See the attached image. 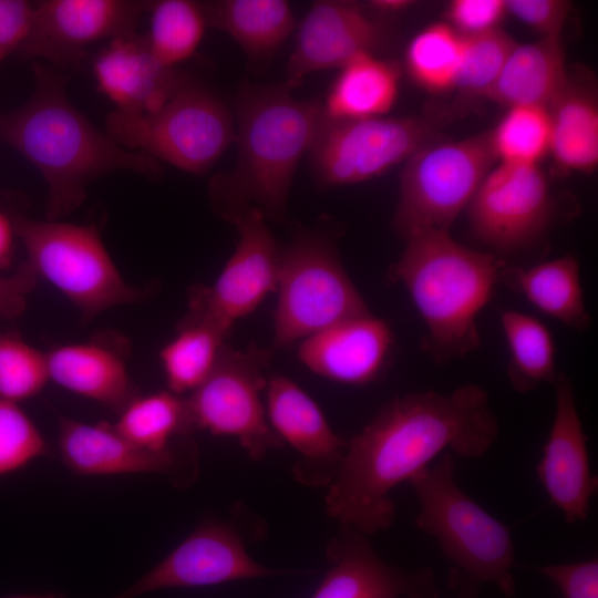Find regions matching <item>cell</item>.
<instances>
[{"label": "cell", "mask_w": 598, "mask_h": 598, "mask_svg": "<svg viewBox=\"0 0 598 598\" xmlns=\"http://www.w3.org/2000/svg\"><path fill=\"white\" fill-rule=\"evenodd\" d=\"M499 424L489 396L477 384L450 393L415 391L395 396L349 442L328 485V514L342 527L371 535L395 515L391 492L441 453L486 454Z\"/></svg>", "instance_id": "1"}, {"label": "cell", "mask_w": 598, "mask_h": 598, "mask_svg": "<svg viewBox=\"0 0 598 598\" xmlns=\"http://www.w3.org/2000/svg\"><path fill=\"white\" fill-rule=\"evenodd\" d=\"M34 87L19 107L0 112V141L42 175L48 187L47 219L60 220L85 199L91 182L130 171L157 178L158 162L124 148L93 125L71 103L63 78L44 63H33Z\"/></svg>", "instance_id": "2"}, {"label": "cell", "mask_w": 598, "mask_h": 598, "mask_svg": "<svg viewBox=\"0 0 598 598\" xmlns=\"http://www.w3.org/2000/svg\"><path fill=\"white\" fill-rule=\"evenodd\" d=\"M282 84H244L237 95V159L208 186L214 210L227 221L249 209L266 220L286 217L300 159L322 116L321 101L296 99Z\"/></svg>", "instance_id": "3"}, {"label": "cell", "mask_w": 598, "mask_h": 598, "mask_svg": "<svg viewBox=\"0 0 598 598\" xmlns=\"http://www.w3.org/2000/svg\"><path fill=\"white\" fill-rule=\"evenodd\" d=\"M404 240L388 279L406 289L423 320L422 351L441 365L476 351L482 344L477 318L507 264L461 245L450 231H420Z\"/></svg>", "instance_id": "4"}, {"label": "cell", "mask_w": 598, "mask_h": 598, "mask_svg": "<svg viewBox=\"0 0 598 598\" xmlns=\"http://www.w3.org/2000/svg\"><path fill=\"white\" fill-rule=\"evenodd\" d=\"M409 483L420 506L416 527L436 539L464 578L478 585L492 584L505 597H514L515 549L511 530L458 486L453 454L445 452Z\"/></svg>", "instance_id": "5"}, {"label": "cell", "mask_w": 598, "mask_h": 598, "mask_svg": "<svg viewBox=\"0 0 598 598\" xmlns=\"http://www.w3.org/2000/svg\"><path fill=\"white\" fill-rule=\"evenodd\" d=\"M270 350L286 348L341 320L368 313L331 236L299 229L280 247Z\"/></svg>", "instance_id": "6"}, {"label": "cell", "mask_w": 598, "mask_h": 598, "mask_svg": "<svg viewBox=\"0 0 598 598\" xmlns=\"http://www.w3.org/2000/svg\"><path fill=\"white\" fill-rule=\"evenodd\" d=\"M233 120L215 94L187 80L156 112L112 111L105 120V132L126 150L202 175L235 142Z\"/></svg>", "instance_id": "7"}, {"label": "cell", "mask_w": 598, "mask_h": 598, "mask_svg": "<svg viewBox=\"0 0 598 598\" xmlns=\"http://www.w3.org/2000/svg\"><path fill=\"white\" fill-rule=\"evenodd\" d=\"M27 262L89 321L106 309L140 302L145 291L127 283L95 226L13 217Z\"/></svg>", "instance_id": "8"}, {"label": "cell", "mask_w": 598, "mask_h": 598, "mask_svg": "<svg viewBox=\"0 0 598 598\" xmlns=\"http://www.w3.org/2000/svg\"><path fill=\"white\" fill-rule=\"evenodd\" d=\"M489 131L457 141L430 142L405 161L392 226L402 238L450 231L495 166Z\"/></svg>", "instance_id": "9"}, {"label": "cell", "mask_w": 598, "mask_h": 598, "mask_svg": "<svg viewBox=\"0 0 598 598\" xmlns=\"http://www.w3.org/2000/svg\"><path fill=\"white\" fill-rule=\"evenodd\" d=\"M272 351L225 344L208 378L186 396L195 430L236 439L252 460L282 446L262 400Z\"/></svg>", "instance_id": "10"}, {"label": "cell", "mask_w": 598, "mask_h": 598, "mask_svg": "<svg viewBox=\"0 0 598 598\" xmlns=\"http://www.w3.org/2000/svg\"><path fill=\"white\" fill-rule=\"evenodd\" d=\"M435 140V127L423 117L330 120L322 114L307 155L317 183L338 187L381 176Z\"/></svg>", "instance_id": "11"}, {"label": "cell", "mask_w": 598, "mask_h": 598, "mask_svg": "<svg viewBox=\"0 0 598 598\" xmlns=\"http://www.w3.org/2000/svg\"><path fill=\"white\" fill-rule=\"evenodd\" d=\"M466 212L473 238L502 258L525 252L544 239L556 218L557 202L538 165L497 162Z\"/></svg>", "instance_id": "12"}, {"label": "cell", "mask_w": 598, "mask_h": 598, "mask_svg": "<svg viewBox=\"0 0 598 598\" xmlns=\"http://www.w3.org/2000/svg\"><path fill=\"white\" fill-rule=\"evenodd\" d=\"M230 223L238 234L235 250L214 283L189 289L186 312L227 334L276 291L280 256V246L260 212L249 209Z\"/></svg>", "instance_id": "13"}, {"label": "cell", "mask_w": 598, "mask_h": 598, "mask_svg": "<svg viewBox=\"0 0 598 598\" xmlns=\"http://www.w3.org/2000/svg\"><path fill=\"white\" fill-rule=\"evenodd\" d=\"M145 8V3L125 0L39 2L19 53L56 65L76 63L94 44L133 34Z\"/></svg>", "instance_id": "14"}, {"label": "cell", "mask_w": 598, "mask_h": 598, "mask_svg": "<svg viewBox=\"0 0 598 598\" xmlns=\"http://www.w3.org/2000/svg\"><path fill=\"white\" fill-rule=\"evenodd\" d=\"M278 573L251 558L233 526L208 522L194 529L136 582L112 598H136L165 588L206 587Z\"/></svg>", "instance_id": "15"}, {"label": "cell", "mask_w": 598, "mask_h": 598, "mask_svg": "<svg viewBox=\"0 0 598 598\" xmlns=\"http://www.w3.org/2000/svg\"><path fill=\"white\" fill-rule=\"evenodd\" d=\"M296 29L286 68L285 84L290 90L311 73L340 69L359 54L375 53L389 39L379 18L349 0L313 1Z\"/></svg>", "instance_id": "16"}, {"label": "cell", "mask_w": 598, "mask_h": 598, "mask_svg": "<svg viewBox=\"0 0 598 598\" xmlns=\"http://www.w3.org/2000/svg\"><path fill=\"white\" fill-rule=\"evenodd\" d=\"M553 385L555 414L536 474L550 503L573 524L588 517L598 478L591 472L571 381L559 372Z\"/></svg>", "instance_id": "17"}, {"label": "cell", "mask_w": 598, "mask_h": 598, "mask_svg": "<svg viewBox=\"0 0 598 598\" xmlns=\"http://www.w3.org/2000/svg\"><path fill=\"white\" fill-rule=\"evenodd\" d=\"M270 427L299 455L295 476L310 486H328L347 442L330 426L319 405L291 379L274 375L266 388Z\"/></svg>", "instance_id": "18"}, {"label": "cell", "mask_w": 598, "mask_h": 598, "mask_svg": "<svg viewBox=\"0 0 598 598\" xmlns=\"http://www.w3.org/2000/svg\"><path fill=\"white\" fill-rule=\"evenodd\" d=\"M394 342L390 323L370 311L341 320L303 339L298 347V359L324 379L365 385L385 371Z\"/></svg>", "instance_id": "19"}, {"label": "cell", "mask_w": 598, "mask_h": 598, "mask_svg": "<svg viewBox=\"0 0 598 598\" xmlns=\"http://www.w3.org/2000/svg\"><path fill=\"white\" fill-rule=\"evenodd\" d=\"M327 554L331 568L311 598H437L429 568L403 570L384 563L357 529L342 527Z\"/></svg>", "instance_id": "20"}, {"label": "cell", "mask_w": 598, "mask_h": 598, "mask_svg": "<svg viewBox=\"0 0 598 598\" xmlns=\"http://www.w3.org/2000/svg\"><path fill=\"white\" fill-rule=\"evenodd\" d=\"M93 76L99 91L125 114L159 110L187 81L164 66L135 33L113 39L95 55Z\"/></svg>", "instance_id": "21"}, {"label": "cell", "mask_w": 598, "mask_h": 598, "mask_svg": "<svg viewBox=\"0 0 598 598\" xmlns=\"http://www.w3.org/2000/svg\"><path fill=\"white\" fill-rule=\"evenodd\" d=\"M128 343L102 333L45 352L49 381L120 413L138 394L127 367Z\"/></svg>", "instance_id": "22"}, {"label": "cell", "mask_w": 598, "mask_h": 598, "mask_svg": "<svg viewBox=\"0 0 598 598\" xmlns=\"http://www.w3.org/2000/svg\"><path fill=\"white\" fill-rule=\"evenodd\" d=\"M59 453L66 467L83 476L168 473L176 464L174 451L140 447L106 422L85 423L58 416Z\"/></svg>", "instance_id": "23"}, {"label": "cell", "mask_w": 598, "mask_h": 598, "mask_svg": "<svg viewBox=\"0 0 598 598\" xmlns=\"http://www.w3.org/2000/svg\"><path fill=\"white\" fill-rule=\"evenodd\" d=\"M549 154L563 172L592 173L598 165V99L594 76L585 70L567 82L547 109Z\"/></svg>", "instance_id": "24"}, {"label": "cell", "mask_w": 598, "mask_h": 598, "mask_svg": "<svg viewBox=\"0 0 598 598\" xmlns=\"http://www.w3.org/2000/svg\"><path fill=\"white\" fill-rule=\"evenodd\" d=\"M568 74L560 38L517 43L484 99L507 109H548L564 89Z\"/></svg>", "instance_id": "25"}, {"label": "cell", "mask_w": 598, "mask_h": 598, "mask_svg": "<svg viewBox=\"0 0 598 598\" xmlns=\"http://www.w3.org/2000/svg\"><path fill=\"white\" fill-rule=\"evenodd\" d=\"M501 282L539 312L577 331L591 324L580 279L578 259L571 254L533 266H508Z\"/></svg>", "instance_id": "26"}, {"label": "cell", "mask_w": 598, "mask_h": 598, "mask_svg": "<svg viewBox=\"0 0 598 598\" xmlns=\"http://www.w3.org/2000/svg\"><path fill=\"white\" fill-rule=\"evenodd\" d=\"M401 69L374 53H362L339 69L323 101L322 114L330 120L384 116L395 104Z\"/></svg>", "instance_id": "27"}, {"label": "cell", "mask_w": 598, "mask_h": 598, "mask_svg": "<svg viewBox=\"0 0 598 598\" xmlns=\"http://www.w3.org/2000/svg\"><path fill=\"white\" fill-rule=\"evenodd\" d=\"M204 8L208 24L228 34L254 62L271 58L297 28L285 0H219Z\"/></svg>", "instance_id": "28"}, {"label": "cell", "mask_w": 598, "mask_h": 598, "mask_svg": "<svg viewBox=\"0 0 598 598\" xmlns=\"http://www.w3.org/2000/svg\"><path fill=\"white\" fill-rule=\"evenodd\" d=\"M227 337L212 323L186 313L159 351L168 390L179 395L196 390L214 370Z\"/></svg>", "instance_id": "29"}, {"label": "cell", "mask_w": 598, "mask_h": 598, "mask_svg": "<svg viewBox=\"0 0 598 598\" xmlns=\"http://www.w3.org/2000/svg\"><path fill=\"white\" fill-rule=\"evenodd\" d=\"M501 327L508 348L507 377L512 388L527 393L544 383L554 384L556 348L550 330L535 317L504 310Z\"/></svg>", "instance_id": "30"}, {"label": "cell", "mask_w": 598, "mask_h": 598, "mask_svg": "<svg viewBox=\"0 0 598 598\" xmlns=\"http://www.w3.org/2000/svg\"><path fill=\"white\" fill-rule=\"evenodd\" d=\"M113 425L128 441L153 452L172 451L173 440L196 431L186 396L169 390L138 393Z\"/></svg>", "instance_id": "31"}, {"label": "cell", "mask_w": 598, "mask_h": 598, "mask_svg": "<svg viewBox=\"0 0 598 598\" xmlns=\"http://www.w3.org/2000/svg\"><path fill=\"white\" fill-rule=\"evenodd\" d=\"M150 28L145 42L159 63L175 69L188 60L203 41L208 25L203 3L159 0L148 3Z\"/></svg>", "instance_id": "32"}, {"label": "cell", "mask_w": 598, "mask_h": 598, "mask_svg": "<svg viewBox=\"0 0 598 598\" xmlns=\"http://www.w3.org/2000/svg\"><path fill=\"white\" fill-rule=\"evenodd\" d=\"M464 38L446 22L417 32L405 50V69L415 84L433 93L454 90L461 68Z\"/></svg>", "instance_id": "33"}, {"label": "cell", "mask_w": 598, "mask_h": 598, "mask_svg": "<svg viewBox=\"0 0 598 598\" xmlns=\"http://www.w3.org/2000/svg\"><path fill=\"white\" fill-rule=\"evenodd\" d=\"M489 135L497 162L538 165L549 153L548 111L540 106L508 107Z\"/></svg>", "instance_id": "34"}, {"label": "cell", "mask_w": 598, "mask_h": 598, "mask_svg": "<svg viewBox=\"0 0 598 598\" xmlns=\"http://www.w3.org/2000/svg\"><path fill=\"white\" fill-rule=\"evenodd\" d=\"M49 381L45 352L16 332L0 330V401L20 403Z\"/></svg>", "instance_id": "35"}, {"label": "cell", "mask_w": 598, "mask_h": 598, "mask_svg": "<svg viewBox=\"0 0 598 598\" xmlns=\"http://www.w3.org/2000/svg\"><path fill=\"white\" fill-rule=\"evenodd\" d=\"M463 38V56L454 90L465 97L484 99L517 42L501 28Z\"/></svg>", "instance_id": "36"}, {"label": "cell", "mask_w": 598, "mask_h": 598, "mask_svg": "<svg viewBox=\"0 0 598 598\" xmlns=\"http://www.w3.org/2000/svg\"><path fill=\"white\" fill-rule=\"evenodd\" d=\"M47 442L18 403L0 401V477L48 454Z\"/></svg>", "instance_id": "37"}, {"label": "cell", "mask_w": 598, "mask_h": 598, "mask_svg": "<svg viewBox=\"0 0 598 598\" xmlns=\"http://www.w3.org/2000/svg\"><path fill=\"white\" fill-rule=\"evenodd\" d=\"M507 16L505 0H453L445 9V22L462 37L499 28Z\"/></svg>", "instance_id": "38"}, {"label": "cell", "mask_w": 598, "mask_h": 598, "mask_svg": "<svg viewBox=\"0 0 598 598\" xmlns=\"http://www.w3.org/2000/svg\"><path fill=\"white\" fill-rule=\"evenodd\" d=\"M507 14L539 34L560 38L571 11L566 0H505Z\"/></svg>", "instance_id": "39"}, {"label": "cell", "mask_w": 598, "mask_h": 598, "mask_svg": "<svg viewBox=\"0 0 598 598\" xmlns=\"http://www.w3.org/2000/svg\"><path fill=\"white\" fill-rule=\"evenodd\" d=\"M538 571L548 578L564 598H598V559L544 565Z\"/></svg>", "instance_id": "40"}, {"label": "cell", "mask_w": 598, "mask_h": 598, "mask_svg": "<svg viewBox=\"0 0 598 598\" xmlns=\"http://www.w3.org/2000/svg\"><path fill=\"white\" fill-rule=\"evenodd\" d=\"M34 4L24 0H0V66L20 52L32 27Z\"/></svg>", "instance_id": "41"}, {"label": "cell", "mask_w": 598, "mask_h": 598, "mask_svg": "<svg viewBox=\"0 0 598 598\" xmlns=\"http://www.w3.org/2000/svg\"><path fill=\"white\" fill-rule=\"evenodd\" d=\"M38 276L24 261L12 274L0 275V317L13 319L22 315L28 295L34 289Z\"/></svg>", "instance_id": "42"}, {"label": "cell", "mask_w": 598, "mask_h": 598, "mask_svg": "<svg viewBox=\"0 0 598 598\" xmlns=\"http://www.w3.org/2000/svg\"><path fill=\"white\" fill-rule=\"evenodd\" d=\"M17 238L13 217L0 207V270L11 266Z\"/></svg>", "instance_id": "43"}, {"label": "cell", "mask_w": 598, "mask_h": 598, "mask_svg": "<svg viewBox=\"0 0 598 598\" xmlns=\"http://www.w3.org/2000/svg\"><path fill=\"white\" fill-rule=\"evenodd\" d=\"M415 4L412 0H370L364 8L374 17L396 16Z\"/></svg>", "instance_id": "44"}, {"label": "cell", "mask_w": 598, "mask_h": 598, "mask_svg": "<svg viewBox=\"0 0 598 598\" xmlns=\"http://www.w3.org/2000/svg\"><path fill=\"white\" fill-rule=\"evenodd\" d=\"M477 586L478 584L464 578L461 594L457 598H477Z\"/></svg>", "instance_id": "45"}, {"label": "cell", "mask_w": 598, "mask_h": 598, "mask_svg": "<svg viewBox=\"0 0 598 598\" xmlns=\"http://www.w3.org/2000/svg\"><path fill=\"white\" fill-rule=\"evenodd\" d=\"M9 598H55V596H53V595H48V596H13V597H9Z\"/></svg>", "instance_id": "46"}, {"label": "cell", "mask_w": 598, "mask_h": 598, "mask_svg": "<svg viewBox=\"0 0 598 598\" xmlns=\"http://www.w3.org/2000/svg\"><path fill=\"white\" fill-rule=\"evenodd\" d=\"M55 598H58V597H55Z\"/></svg>", "instance_id": "47"}]
</instances>
